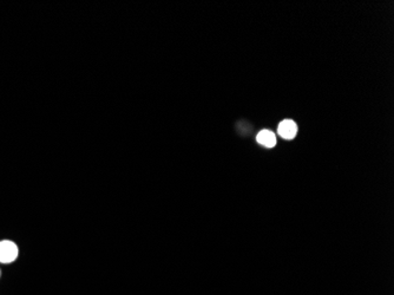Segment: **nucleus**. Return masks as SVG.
Segmentation results:
<instances>
[{
	"mask_svg": "<svg viewBox=\"0 0 394 295\" xmlns=\"http://www.w3.org/2000/svg\"><path fill=\"white\" fill-rule=\"evenodd\" d=\"M18 247L12 241H1L0 242V262L2 264H9L13 262L18 256Z\"/></svg>",
	"mask_w": 394,
	"mask_h": 295,
	"instance_id": "nucleus-1",
	"label": "nucleus"
},
{
	"mask_svg": "<svg viewBox=\"0 0 394 295\" xmlns=\"http://www.w3.org/2000/svg\"><path fill=\"white\" fill-rule=\"evenodd\" d=\"M279 135L285 139H293L298 134V126H296L295 122L290 121V119H286V121L281 122L279 125Z\"/></svg>",
	"mask_w": 394,
	"mask_h": 295,
	"instance_id": "nucleus-2",
	"label": "nucleus"
},
{
	"mask_svg": "<svg viewBox=\"0 0 394 295\" xmlns=\"http://www.w3.org/2000/svg\"><path fill=\"white\" fill-rule=\"evenodd\" d=\"M256 141L261 145L267 148H273L276 144V137L274 136L272 131L269 130H262L260 131L256 136Z\"/></svg>",
	"mask_w": 394,
	"mask_h": 295,
	"instance_id": "nucleus-3",
	"label": "nucleus"
}]
</instances>
